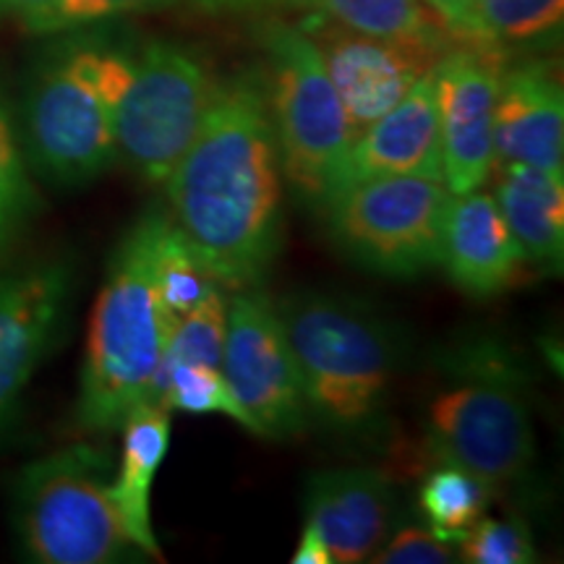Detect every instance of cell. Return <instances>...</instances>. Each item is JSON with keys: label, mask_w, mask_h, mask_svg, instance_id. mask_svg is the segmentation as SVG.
<instances>
[{"label": "cell", "mask_w": 564, "mask_h": 564, "mask_svg": "<svg viewBox=\"0 0 564 564\" xmlns=\"http://www.w3.org/2000/svg\"><path fill=\"white\" fill-rule=\"evenodd\" d=\"M173 225L225 291L259 288L282 241V173L264 82L217 84L207 118L162 183Z\"/></svg>", "instance_id": "1"}, {"label": "cell", "mask_w": 564, "mask_h": 564, "mask_svg": "<svg viewBox=\"0 0 564 564\" xmlns=\"http://www.w3.org/2000/svg\"><path fill=\"white\" fill-rule=\"evenodd\" d=\"M171 217L147 212L121 238L110 259L84 352L76 419L89 434L121 429L133 408L152 403L173 316L154 282V257Z\"/></svg>", "instance_id": "2"}, {"label": "cell", "mask_w": 564, "mask_h": 564, "mask_svg": "<svg viewBox=\"0 0 564 564\" xmlns=\"http://www.w3.org/2000/svg\"><path fill=\"white\" fill-rule=\"evenodd\" d=\"M89 63L110 112L118 158L162 186L199 133L220 82L194 51L165 40L137 55L91 42Z\"/></svg>", "instance_id": "3"}, {"label": "cell", "mask_w": 564, "mask_h": 564, "mask_svg": "<svg viewBox=\"0 0 564 564\" xmlns=\"http://www.w3.org/2000/svg\"><path fill=\"white\" fill-rule=\"evenodd\" d=\"M299 364L308 413L345 434H366L382 419L398 348L390 329L333 295L299 293L278 303Z\"/></svg>", "instance_id": "4"}, {"label": "cell", "mask_w": 564, "mask_h": 564, "mask_svg": "<svg viewBox=\"0 0 564 564\" xmlns=\"http://www.w3.org/2000/svg\"><path fill=\"white\" fill-rule=\"evenodd\" d=\"M267 105L278 141L280 171L293 192L324 209L345 186L356 137L329 79L319 47L303 26L264 30Z\"/></svg>", "instance_id": "5"}, {"label": "cell", "mask_w": 564, "mask_h": 564, "mask_svg": "<svg viewBox=\"0 0 564 564\" xmlns=\"http://www.w3.org/2000/svg\"><path fill=\"white\" fill-rule=\"evenodd\" d=\"M112 465L102 449L76 444L21 468L13 525L32 562L110 564L137 549L110 497Z\"/></svg>", "instance_id": "6"}, {"label": "cell", "mask_w": 564, "mask_h": 564, "mask_svg": "<svg viewBox=\"0 0 564 564\" xmlns=\"http://www.w3.org/2000/svg\"><path fill=\"white\" fill-rule=\"evenodd\" d=\"M447 183L421 175H377L340 188L324 204L327 228L356 262L387 278L440 267Z\"/></svg>", "instance_id": "7"}, {"label": "cell", "mask_w": 564, "mask_h": 564, "mask_svg": "<svg viewBox=\"0 0 564 564\" xmlns=\"http://www.w3.org/2000/svg\"><path fill=\"white\" fill-rule=\"evenodd\" d=\"M91 42L63 47L34 76L26 144L34 165L63 186L95 181L118 158L110 112L89 63Z\"/></svg>", "instance_id": "8"}, {"label": "cell", "mask_w": 564, "mask_h": 564, "mask_svg": "<svg viewBox=\"0 0 564 564\" xmlns=\"http://www.w3.org/2000/svg\"><path fill=\"white\" fill-rule=\"evenodd\" d=\"M223 377L253 423V434L291 440L308 423L299 364L282 329L278 303L259 288L228 301Z\"/></svg>", "instance_id": "9"}, {"label": "cell", "mask_w": 564, "mask_h": 564, "mask_svg": "<svg viewBox=\"0 0 564 564\" xmlns=\"http://www.w3.org/2000/svg\"><path fill=\"white\" fill-rule=\"evenodd\" d=\"M429 444L440 463L460 465L497 489L518 481L533 460L531 413L497 377L470 379L429 408Z\"/></svg>", "instance_id": "10"}, {"label": "cell", "mask_w": 564, "mask_h": 564, "mask_svg": "<svg viewBox=\"0 0 564 564\" xmlns=\"http://www.w3.org/2000/svg\"><path fill=\"white\" fill-rule=\"evenodd\" d=\"M319 47L345 116L358 137L419 84L455 45L415 40H387L345 30L324 17L303 26Z\"/></svg>", "instance_id": "11"}, {"label": "cell", "mask_w": 564, "mask_h": 564, "mask_svg": "<svg viewBox=\"0 0 564 564\" xmlns=\"http://www.w3.org/2000/svg\"><path fill=\"white\" fill-rule=\"evenodd\" d=\"M505 53L455 42L436 63L442 178L453 194L484 188L494 171V110Z\"/></svg>", "instance_id": "12"}, {"label": "cell", "mask_w": 564, "mask_h": 564, "mask_svg": "<svg viewBox=\"0 0 564 564\" xmlns=\"http://www.w3.org/2000/svg\"><path fill=\"white\" fill-rule=\"evenodd\" d=\"M74 274L61 259L0 272V432L66 316Z\"/></svg>", "instance_id": "13"}, {"label": "cell", "mask_w": 564, "mask_h": 564, "mask_svg": "<svg viewBox=\"0 0 564 564\" xmlns=\"http://www.w3.org/2000/svg\"><path fill=\"white\" fill-rule=\"evenodd\" d=\"M494 162L564 178V91L552 61L505 66L494 110Z\"/></svg>", "instance_id": "14"}, {"label": "cell", "mask_w": 564, "mask_h": 564, "mask_svg": "<svg viewBox=\"0 0 564 564\" xmlns=\"http://www.w3.org/2000/svg\"><path fill=\"white\" fill-rule=\"evenodd\" d=\"M398 518V491L390 476L369 468L316 474L306 489L312 523L337 564L371 562Z\"/></svg>", "instance_id": "15"}, {"label": "cell", "mask_w": 564, "mask_h": 564, "mask_svg": "<svg viewBox=\"0 0 564 564\" xmlns=\"http://www.w3.org/2000/svg\"><path fill=\"white\" fill-rule=\"evenodd\" d=\"M528 259L507 228L494 194H453L444 212L440 267L474 299H489L523 278Z\"/></svg>", "instance_id": "16"}, {"label": "cell", "mask_w": 564, "mask_h": 564, "mask_svg": "<svg viewBox=\"0 0 564 564\" xmlns=\"http://www.w3.org/2000/svg\"><path fill=\"white\" fill-rule=\"evenodd\" d=\"M434 70H429L392 110L358 133L350 147L345 186L377 175L444 181Z\"/></svg>", "instance_id": "17"}, {"label": "cell", "mask_w": 564, "mask_h": 564, "mask_svg": "<svg viewBox=\"0 0 564 564\" xmlns=\"http://www.w3.org/2000/svg\"><path fill=\"white\" fill-rule=\"evenodd\" d=\"M118 432L123 434L121 460L112 465L116 476L110 481V497L137 552L162 560L152 528V484L171 447V411L144 403L126 415Z\"/></svg>", "instance_id": "18"}, {"label": "cell", "mask_w": 564, "mask_h": 564, "mask_svg": "<svg viewBox=\"0 0 564 564\" xmlns=\"http://www.w3.org/2000/svg\"><path fill=\"white\" fill-rule=\"evenodd\" d=\"M497 207L523 249L528 264L562 270L564 259V178L539 167L499 165Z\"/></svg>", "instance_id": "19"}, {"label": "cell", "mask_w": 564, "mask_h": 564, "mask_svg": "<svg viewBox=\"0 0 564 564\" xmlns=\"http://www.w3.org/2000/svg\"><path fill=\"white\" fill-rule=\"evenodd\" d=\"M564 0H476L474 11L453 34V42L491 47L541 45L562 32Z\"/></svg>", "instance_id": "20"}, {"label": "cell", "mask_w": 564, "mask_h": 564, "mask_svg": "<svg viewBox=\"0 0 564 564\" xmlns=\"http://www.w3.org/2000/svg\"><path fill=\"white\" fill-rule=\"evenodd\" d=\"M319 11L345 30L387 40L442 42L453 45L444 24L421 0H293Z\"/></svg>", "instance_id": "21"}, {"label": "cell", "mask_w": 564, "mask_h": 564, "mask_svg": "<svg viewBox=\"0 0 564 564\" xmlns=\"http://www.w3.org/2000/svg\"><path fill=\"white\" fill-rule=\"evenodd\" d=\"M494 486L455 463H440L423 478L419 491L421 512L436 539L457 544L484 518Z\"/></svg>", "instance_id": "22"}, {"label": "cell", "mask_w": 564, "mask_h": 564, "mask_svg": "<svg viewBox=\"0 0 564 564\" xmlns=\"http://www.w3.org/2000/svg\"><path fill=\"white\" fill-rule=\"evenodd\" d=\"M225 329H228V295L223 285H215L196 303L188 314L173 322L167 335L165 352H162L158 379H154L152 403H158L162 384L175 366L199 364L220 369L225 350Z\"/></svg>", "instance_id": "23"}, {"label": "cell", "mask_w": 564, "mask_h": 564, "mask_svg": "<svg viewBox=\"0 0 564 564\" xmlns=\"http://www.w3.org/2000/svg\"><path fill=\"white\" fill-rule=\"evenodd\" d=\"M154 282H158L162 306L167 308L173 319L192 312L212 288L220 285L209 278L196 251L181 236L173 220L165 225L160 236L158 257H154Z\"/></svg>", "instance_id": "24"}, {"label": "cell", "mask_w": 564, "mask_h": 564, "mask_svg": "<svg viewBox=\"0 0 564 564\" xmlns=\"http://www.w3.org/2000/svg\"><path fill=\"white\" fill-rule=\"evenodd\" d=\"M158 405L181 413H223L253 432V423L232 394L220 369L199 364L175 366L162 384Z\"/></svg>", "instance_id": "25"}, {"label": "cell", "mask_w": 564, "mask_h": 564, "mask_svg": "<svg viewBox=\"0 0 564 564\" xmlns=\"http://www.w3.org/2000/svg\"><path fill=\"white\" fill-rule=\"evenodd\" d=\"M34 207H37V192L26 171L9 105L0 91V249L24 228Z\"/></svg>", "instance_id": "26"}, {"label": "cell", "mask_w": 564, "mask_h": 564, "mask_svg": "<svg viewBox=\"0 0 564 564\" xmlns=\"http://www.w3.org/2000/svg\"><path fill=\"white\" fill-rule=\"evenodd\" d=\"M173 3L175 0H51L45 9L21 19V24L34 34H55L100 24V21L126 17V13L160 11Z\"/></svg>", "instance_id": "27"}, {"label": "cell", "mask_w": 564, "mask_h": 564, "mask_svg": "<svg viewBox=\"0 0 564 564\" xmlns=\"http://www.w3.org/2000/svg\"><path fill=\"white\" fill-rule=\"evenodd\" d=\"M460 560L470 564H531L535 546L520 520L481 518L457 541Z\"/></svg>", "instance_id": "28"}, {"label": "cell", "mask_w": 564, "mask_h": 564, "mask_svg": "<svg viewBox=\"0 0 564 564\" xmlns=\"http://www.w3.org/2000/svg\"><path fill=\"white\" fill-rule=\"evenodd\" d=\"M457 556L447 541L423 525H400L398 531H390L384 544L377 549L371 562L377 564H447Z\"/></svg>", "instance_id": "29"}, {"label": "cell", "mask_w": 564, "mask_h": 564, "mask_svg": "<svg viewBox=\"0 0 564 564\" xmlns=\"http://www.w3.org/2000/svg\"><path fill=\"white\" fill-rule=\"evenodd\" d=\"M436 19L442 21L444 30L449 32V37L460 30V24L468 19V13L474 11L476 0H421Z\"/></svg>", "instance_id": "30"}, {"label": "cell", "mask_w": 564, "mask_h": 564, "mask_svg": "<svg viewBox=\"0 0 564 564\" xmlns=\"http://www.w3.org/2000/svg\"><path fill=\"white\" fill-rule=\"evenodd\" d=\"M293 562L295 564H333V556H329L327 544H324L319 531H316L312 523L303 525V533H301L299 546H295Z\"/></svg>", "instance_id": "31"}, {"label": "cell", "mask_w": 564, "mask_h": 564, "mask_svg": "<svg viewBox=\"0 0 564 564\" xmlns=\"http://www.w3.org/2000/svg\"><path fill=\"white\" fill-rule=\"evenodd\" d=\"M47 3H51V0H0V11L17 13L19 19H26L32 17L34 11L45 9Z\"/></svg>", "instance_id": "32"}, {"label": "cell", "mask_w": 564, "mask_h": 564, "mask_svg": "<svg viewBox=\"0 0 564 564\" xmlns=\"http://www.w3.org/2000/svg\"><path fill=\"white\" fill-rule=\"evenodd\" d=\"M204 9H251V6H264V3H280V0H196Z\"/></svg>", "instance_id": "33"}]
</instances>
